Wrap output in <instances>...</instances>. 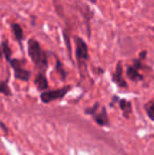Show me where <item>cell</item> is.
Returning <instances> with one entry per match:
<instances>
[{
  "mask_svg": "<svg viewBox=\"0 0 154 155\" xmlns=\"http://www.w3.org/2000/svg\"><path fill=\"white\" fill-rule=\"evenodd\" d=\"M75 42V56L77 63L80 68L86 67L87 61L89 60V48L86 41L79 36H74Z\"/></svg>",
  "mask_w": 154,
  "mask_h": 155,
  "instance_id": "7a4b0ae2",
  "label": "cell"
},
{
  "mask_svg": "<svg viewBox=\"0 0 154 155\" xmlns=\"http://www.w3.org/2000/svg\"><path fill=\"white\" fill-rule=\"evenodd\" d=\"M8 62L10 63L11 68L14 71V75L16 79L21 80V81H29L30 77H31V72L23 68V63L25 62L13 57L10 60H8Z\"/></svg>",
  "mask_w": 154,
  "mask_h": 155,
  "instance_id": "277c9868",
  "label": "cell"
},
{
  "mask_svg": "<svg viewBox=\"0 0 154 155\" xmlns=\"http://www.w3.org/2000/svg\"><path fill=\"white\" fill-rule=\"evenodd\" d=\"M119 107H120V109L123 111L126 116L131 112V104H130L129 101H127V100H125V99L119 100Z\"/></svg>",
  "mask_w": 154,
  "mask_h": 155,
  "instance_id": "30bf717a",
  "label": "cell"
},
{
  "mask_svg": "<svg viewBox=\"0 0 154 155\" xmlns=\"http://www.w3.org/2000/svg\"><path fill=\"white\" fill-rule=\"evenodd\" d=\"M34 82H35L36 87L39 91H43V90H47L48 87H49V84H48V79L45 77L44 73L43 72H40L36 75L35 79H34Z\"/></svg>",
  "mask_w": 154,
  "mask_h": 155,
  "instance_id": "ba28073f",
  "label": "cell"
},
{
  "mask_svg": "<svg viewBox=\"0 0 154 155\" xmlns=\"http://www.w3.org/2000/svg\"><path fill=\"white\" fill-rule=\"evenodd\" d=\"M112 80L120 88H127L128 87L127 82L123 78V65H121V61H118V63L116 64L115 72L112 75Z\"/></svg>",
  "mask_w": 154,
  "mask_h": 155,
  "instance_id": "8992f818",
  "label": "cell"
},
{
  "mask_svg": "<svg viewBox=\"0 0 154 155\" xmlns=\"http://www.w3.org/2000/svg\"><path fill=\"white\" fill-rule=\"evenodd\" d=\"M0 91H1V93L4 94V95H11V90H10V88H8V84H6V81H2L1 82Z\"/></svg>",
  "mask_w": 154,
  "mask_h": 155,
  "instance_id": "4fadbf2b",
  "label": "cell"
},
{
  "mask_svg": "<svg viewBox=\"0 0 154 155\" xmlns=\"http://www.w3.org/2000/svg\"><path fill=\"white\" fill-rule=\"evenodd\" d=\"M147 57V51H142L139 54V58L135 59L132 65L127 67V76L132 81H139L144 79V76L139 73V70L143 68V60Z\"/></svg>",
  "mask_w": 154,
  "mask_h": 155,
  "instance_id": "3957f363",
  "label": "cell"
},
{
  "mask_svg": "<svg viewBox=\"0 0 154 155\" xmlns=\"http://www.w3.org/2000/svg\"><path fill=\"white\" fill-rule=\"evenodd\" d=\"M28 55L39 71L44 73L49 67L48 54L43 51L40 43L35 38H30L28 40Z\"/></svg>",
  "mask_w": 154,
  "mask_h": 155,
  "instance_id": "6da1fadb",
  "label": "cell"
},
{
  "mask_svg": "<svg viewBox=\"0 0 154 155\" xmlns=\"http://www.w3.org/2000/svg\"><path fill=\"white\" fill-rule=\"evenodd\" d=\"M88 1H90V2H91V3L95 4V3H96V1H97V0H88Z\"/></svg>",
  "mask_w": 154,
  "mask_h": 155,
  "instance_id": "5bb4252c",
  "label": "cell"
},
{
  "mask_svg": "<svg viewBox=\"0 0 154 155\" xmlns=\"http://www.w3.org/2000/svg\"><path fill=\"white\" fill-rule=\"evenodd\" d=\"M93 116H94L95 121H96L98 124H100V126H106V124H108V123H109V119H108V116H107V112H106L105 109H103L99 113L95 112L94 114H93Z\"/></svg>",
  "mask_w": 154,
  "mask_h": 155,
  "instance_id": "9c48e42d",
  "label": "cell"
},
{
  "mask_svg": "<svg viewBox=\"0 0 154 155\" xmlns=\"http://www.w3.org/2000/svg\"><path fill=\"white\" fill-rule=\"evenodd\" d=\"M11 29H12L13 35H14L15 39H16L17 43L19 45V47L22 49L23 48V40H25V32L19 23H12L11 25Z\"/></svg>",
  "mask_w": 154,
  "mask_h": 155,
  "instance_id": "52a82bcc",
  "label": "cell"
},
{
  "mask_svg": "<svg viewBox=\"0 0 154 155\" xmlns=\"http://www.w3.org/2000/svg\"><path fill=\"white\" fill-rule=\"evenodd\" d=\"M71 90V86L64 87L61 89H56V90H51V91H44L41 93L40 98L43 102L48 104V102L54 101V100L61 99L62 97H64L67 93Z\"/></svg>",
  "mask_w": 154,
  "mask_h": 155,
  "instance_id": "5b68a950",
  "label": "cell"
},
{
  "mask_svg": "<svg viewBox=\"0 0 154 155\" xmlns=\"http://www.w3.org/2000/svg\"><path fill=\"white\" fill-rule=\"evenodd\" d=\"M146 111L149 118L154 120V101H150L146 104Z\"/></svg>",
  "mask_w": 154,
  "mask_h": 155,
  "instance_id": "7c38bea8",
  "label": "cell"
},
{
  "mask_svg": "<svg viewBox=\"0 0 154 155\" xmlns=\"http://www.w3.org/2000/svg\"><path fill=\"white\" fill-rule=\"evenodd\" d=\"M56 70H57V72L59 73L60 77H61L62 80L66 79V76H67V72L66 70L64 69V67H62V63L59 61V59H56Z\"/></svg>",
  "mask_w": 154,
  "mask_h": 155,
  "instance_id": "8fae6325",
  "label": "cell"
}]
</instances>
